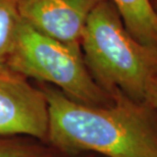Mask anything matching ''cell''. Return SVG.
I'll return each instance as SVG.
<instances>
[{"mask_svg":"<svg viewBox=\"0 0 157 157\" xmlns=\"http://www.w3.org/2000/svg\"><path fill=\"white\" fill-rule=\"evenodd\" d=\"M102 0H18L24 21L44 35L70 45L81 46L90 13Z\"/></svg>","mask_w":157,"mask_h":157,"instance_id":"5","label":"cell"},{"mask_svg":"<svg viewBox=\"0 0 157 157\" xmlns=\"http://www.w3.org/2000/svg\"><path fill=\"white\" fill-rule=\"evenodd\" d=\"M81 49L91 76L109 96L121 91L145 101L147 84L157 78V48L132 37L111 1L102 0L90 13Z\"/></svg>","mask_w":157,"mask_h":157,"instance_id":"2","label":"cell"},{"mask_svg":"<svg viewBox=\"0 0 157 157\" xmlns=\"http://www.w3.org/2000/svg\"><path fill=\"white\" fill-rule=\"evenodd\" d=\"M7 70L51 84L68 98L83 104L106 106L112 103L111 97L91 76L81 46L50 38L23 20Z\"/></svg>","mask_w":157,"mask_h":157,"instance_id":"3","label":"cell"},{"mask_svg":"<svg viewBox=\"0 0 157 157\" xmlns=\"http://www.w3.org/2000/svg\"><path fill=\"white\" fill-rule=\"evenodd\" d=\"M48 106L47 143L61 154L98 153L105 157H157V109L121 91L112 103L92 106L68 98L45 84Z\"/></svg>","mask_w":157,"mask_h":157,"instance_id":"1","label":"cell"},{"mask_svg":"<svg viewBox=\"0 0 157 157\" xmlns=\"http://www.w3.org/2000/svg\"><path fill=\"white\" fill-rule=\"evenodd\" d=\"M48 124L43 91L20 75L0 71V137L24 136L47 143Z\"/></svg>","mask_w":157,"mask_h":157,"instance_id":"4","label":"cell"},{"mask_svg":"<svg viewBox=\"0 0 157 157\" xmlns=\"http://www.w3.org/2000/svg\"><path fill=\"white\" fill-rule=\"evenodd\" d=\"M47 143L30 137H0V157H60Z\"/></svg>","mask_w":157,"mask_h":157,"instance_id":"8","label":"cell"},{"mask_svg":"<svg viewBox=\"0 0 157 157\" xmlns=\"http://www.w3.org/2000/svg\"><path fill=\"white\" fill-rule=\"evenodd\" d=\"M134 39L157 48V13L149 0H109Z\"/></svg>","mask_w":157,"mask_h":157,"instance_id":"6","label":"cell"},{"mask_svg":"<svg viewBox=\"0 0 157 157\" xmlns=\"http://www.w3.org/2000/svg\"><path fill=\"white\" fill-rule=\"evenodd\" d=\"M145 101L157 109V78H152L147 84L145 91Z\"/></svg>","mask_w":157,"mask_h":157,"instance_id":"9","label":"cell"},{"mask_svg":"<svg viewBox=\"0 0 157 157\" xmlns=\"http://www.w3.org/2000/svg\"><path fill=\"white\" fill-rule=\"evenodd\" d=\"M17 1L0 0V71H8L7 62L21 23Z\"/></svg>","mask_w":157,"mask_h":157,"instance_id":"7","label":"cell"}]
</instances>
